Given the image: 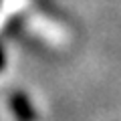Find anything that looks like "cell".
I'll return each mask as SVG.
<instances>
[{
  "instance_id": "cell-2",
  "label": "cell",
  "mask_w": 121,
  "mask_h": 121,
  "mask_svg": "<svg viewBox=\"0 0 121 121\" xmlns=\"http://www.w3.org/2000/svg\"><path fill=\"white\" fill-rule=\"evenodd\" d=\"M2 67H4V52H2V48H0V71H2Z\"/></svg>"
},
{
  "instance_id": "cell-1",
  "label": "cell",
  "mask_w": 121,
  "mask_h": 121,
  "mask_svg": "<svg viewBox=\"0 0 121 121\" xmlns=\"http://www.w3.org/2000/svg\"><path fill=\"white\" fill-rule=\"evenodd\" d=\"M10 107H12V113L16 117V121H36V111L24 93H12Z\"/></svg>"
}]
</instances>
